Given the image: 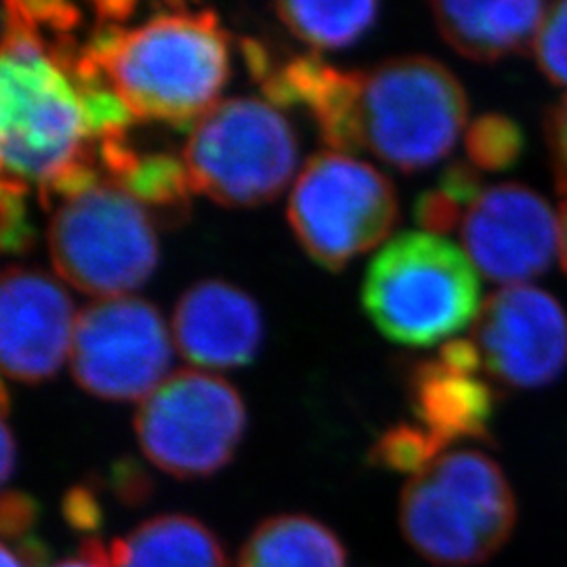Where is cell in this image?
<instances>
[{
    "label": "cell",
    "instance_id": "obj_29",
    "mask_svg": "<svg viewBox=\"0 0 567 567\" xmlns=\"http://www.w3.org/2000/svg\"><path fill=\"white\" fill-rule=\"evenodd\" d=\"M112 486L118 501L128 507H140L152 496V480L145 475L142 466L128 458L114 466Z\"/></svg>",
    "mask_w": 567,
    "mask_h": 567
},
{
    "label": "cell",
    "instance_id": "obj_33",
    "mask_svg": "<svg viewBox=\"0 0 567 567\" xmlns=\"http://www.w3.org/2000/svg\"><path fill=\"white\" fill-rule=\"evenodd\" d=\"M559 257H561V267L567 274V200L559 213Z\"/></svg>",
    "mask_w": 567,
    "mask_h": 567
},
{
    "label": "cell",
    "instance_id": "obj_28",
    "mask_svg": "<svg viewBox=\"0 0 567 567\" xmlns=\"http://www.w3.org/2000/svg\"><path fill=\"white\" fill-rule=\"evenodd\" d=\"M547 142L557 189L567 194V95L548 112Z\"/></svg>",
    "mask_w": 567,
    "mask_h": 567
},
{
    "label": "cell",
    "instance_id": "obj_4",
    "mask_svg": "<svg viewBox=\"0 0 567 567\" xmlns=\"http://www.w3.org/2000/svg\"><path fill=\"white\" fill-rule=\"evenodd\" d=\"M362 299L385 337L414 347L456 334L482 309L475 265L426 231H405L381 248L365 271Z\"/></svg>",
    "mask_w": 567,
    "mask_h": 567
},
{
    "label": "cell",
    "instance_id": "obj_19",
    "mask_svg": "<svg viewBox=\"0 0 567 567\" xmlns=\"http://www.w3.org/2000/svg\"><path fill=\"white\" fill-rule=\"evenodd\" d=\"M238 567H344V548L313 517L276 515L250 534Z\"/></svg>",
    "mask_w": 567,
    "mask_h": 567
},
{
    "label": "cell",
    "instance_id": "obj_2",
    "mask_svg": "<svg viewBox=\"0 0 567 567\" xmlns=\"http://www.w3.org/2000/svg\"><path fill=\"white\" fill-rule=\"evenodd\" d=\"M0 158L2 175L39 187L74 164L93 161L79 89L53 44L13 0L4 4Z\"/></svg>",
    "mask_w": 567,
    "mask_h": 567
},
{
    "label": "cell",
    "instance_id": "obj_22",
    "mask_svg": "<svg viewBox=\"0 0 567 567\" xmlns=\"http://www.w3.org/2000/svg\"><path fill=\"white\" fill-rule=\"evenodd\" d=\"M446 447L421 425H398L370 450V463L398 473H421L444 454Z\"/></svg>",
    "mask_w": 567,
    "mask_h": 567
},
{
    "label": "cell",
    "instance_id": "obj_17",
    "mask_svg": "<svg viewBox=\"0 0 567 567\" xmlns=\"http://www.w3.org/2000/svg\"><path fill=\"white\" fill-rule=\"evenodd\" d=\"M112 567H227L225 550L203 522L158 515L110 545Z\"/></svg>",
    "mask_w": 567,
    "mask_h": 567
},
{
    "label": "cell",
    "instance_id": "obj_8",
    "mask_svg": "<svg viewBox=\"0 0 567 567\" xmlns=\"http://www.w3.org/2000/svg\"><path fill=\"white\" fill-rule=\"evenodd\" d=\"M398 219L393 183L341 152L305 164L288 200V221L307 255L337 271L383 243Z\"/></svg>",
    "mask_w": 567,
    "mask_h": 567
},
{
    "label": "cell",
    "instance_id": "obj_20",
    "mask_svg": "<svg viewBox=\"0 0 567 567\" xmlns=\"http://www.w3.org/2000/svg\"><path fill=\"white\" fill-rule=\"evenodd\" d=\"M377 2H278L284 25L316 49H341L358 41L377 18Z\"/></svg>",
    "mask_w": 567,
    "mask_h": 567
},
{
    "label": "cell",
    "instance_id": "obj_30",
    "mask_svg": "<svg viewBox=\"0 0 567 567\" xmlns=\"http://www.w3.org/2000/svg\"><path fill=\"white\" fill-rule=\"evenodd\" d=\"M437 360L444 362L452 370H461V372H468V374H477L484 368L482 353H480L477 344L473 343L471 339H452V341H447L440 349Z\"/></svg>",
    "mask_w": 567,
    "mask_h": 567
},
{
    "label": "cell",
    "instance_id": "obj_9",
    "mask_svg": "<svg viewBox=\"0 0 567 567\" xmlns=\"http://www.w3.org/2000/svg\"><path fill=\"white\" fill-rule=\"evenodd\" d=\"M246 426L240 393L225 379L182 370L143 400L135 431L152 465L179 480L224 468L240 446Z\"/></svg>",
    "mask_w": 567,
    "mask_h": 567
},
{
    "label": "cell",
    "instance_id": "obj_27",
    "mask_svg": "<svg viewBox=\"0 0 567 567\" xmlns=\"http://www.w3.org/2000/svg\"><path fill=\"white\" fill-rule=\"evenodd\" d=\"M63 519L76 532L89 534L100 529L103 524V511L95 492L89 486L70 487L61 503Z\"/></svg>",
    "mask_w": 567,
    "mask_h": 567
},
{
    "label": "cell",
    "instance_id": "obj_11",
    "mask_svg": "<svg viewBox=\"0 0 567 567\" xmlns=\"http://www.w3.org/2000/svg\"><path fill=\"white\" fill-rule=\"evenodd\" d=\"M471 341L487 374L511 389L547 386L567 362V318L559 301L534 286H507L482 305Z\"/></svg>",
    "mask_w": 567,
    "mask_h": 567
},
{
    "label": "cell",
    "instance_id": "obj_10",
    "mask_svg": "<svg viewBox=\"0 0 567 567\" xmlns=\"http://www.w3.org/2000/svg\"><path fill=\"white\" fill-rule=\"evenodd\" d=\"M173 341L154 305L114 297L76 313L70 368L76 383L110 402L152 395L171 377Z\"/></svg>",
    "mask_w": 567,
    "mask_h": 567
},
{
    "label": "cell",
    "instance_id": "obj_6",
    "mask_svg": "<svg viewBox=\"0 0 567 567\" xmlns=\"http://www.w3.org/2000/svg\"><path fill=\"white\" fill-rule=\"evenodd\" d=\"M297 152L295 131L276 105L238 97L196 121L182 158L194 192L224 206H257L282 194Z\"/></svg>",
    "mask_w": 567,
    "mask_h": 567
},
{
    "label": "cell",
    "instance_id": "obj_14",
    "mask_svg": "<svg viewBox=\"0 0 567 567\" xmlns=\"http://www.w3.org/2000/svg\"><path fill=\"white\" fill-rule=\"evenodd\" d=\"M261 339L255 299L221 280L194 284L173 313V343L192 364L215 370L250 364Z\"/></svg>",
    "mask_w": 567,
    "mask_h": 567
},
{
    "label": "cell",
    "instance_id": "obj_26",
    "mask_svg": "<svg viewBox=\"0 0 567 567\" xmlns=\"http://www.w3.org/2000/svg\"><path fill=\"white\" fill-rule=\"evenodd\" d=\"M39 503L23 494L7 489L0 501V534L4 540H18L30 536V529L39 522Z\"/></svg>",
    "mask_w": 567,
    "mask_h": 567
},
{
    "label": "cell",
    "instance_id": "obj_12",
    "mask_svg": "<svg viewBox=\"0 0 567 567\" xmlns=\"http://www.w3.org/2000/svg\"><path fill=\"white\" fill-rule=\"evenodd\" d=\"M466 257L487 280L522 286L547 274L559 252V219L547 200L519 183H501L466 210Z\"/></svg>",
    "mask_w": 567,
    "mask_h": 567
},
{
    "label": "cell",
    "instance_id": "obj_23",
    "mask_svg": "<svg viewBox=\"0 0 567 567\" xmlns=\"http://www.w3.org/2000/svg\"><path fill=\"white\" fill-rule=\"evenodd\" d=\"M534 53L548 81L567 86V2L548 4Z\"/></svg>",
    "mask_w": 567,
    "mask_h": 567
},
{
    "label": "cell",
    "instance_id": "obj_35",
    "mask_svg": "<svg viewBox=\"0 0 567 567\" xmlns=\"http://www.w3.org/2000/svg\"><path fill=\"white\" fill-rule=\"evenodd\" d=\"M53 567H97L93 566V564H89V561H84V559H68V561H61V564H58V566Z\"/></svg>",
    "mask_w": 567,
    "mask_h": 567
},
{
    "label": "cell",
    "instance_id": "obj_13",
    "mask_svg": "<svg viewBox=\"0 0 567 567\" xmlns=\"http://www.w3.org/2000/svg\"><path fill=\"white\" fill-rule=\"evenodd\" d=\"M76 313L68 292L41 269L7 267L0 282V364L21 383L58 374L70 355Z\"/></svg>",
    "mask_w": 567,
    "mask_h": 567
},
{
    "label": "cell",
    "instance_id": "obj_16",
    "mask_svg": "<svg viewBox=\"0 0 567 567\" xmlns=\"http://www.w3.org/2000/svg\"><path fill=\"white\" fill-rule=\"evenodd\" d=\"M410 402L419 425L444 447L458 440H489L496 400L477 374L440 360L423 362L410 374Z\"/></svg>",
    "mask_w": 567,
    "mask_h": 567
},
{
    "label": "cell",
    "instance_id": "obj_1",
    "mask_svg": "<svg viewBox=\"0 0 567 567\" xmlns=\"http://www.w3.org/2000/svg\"><path fill=\"white\" fill-rule=\"evenodd\" d=\"M79 60L100 72L135 121L187 126L206 114L229 76L219 18L171 2L135 28L100 23Z\"/></svg>",
    "mask_w": 567,
    "mask_h": 567
},
{
    "label": "cell",
    "instance_id": "obj_5",
    "mask_svg": "<svg viewBox=\"0 0 567 567\" xmlns=\"http://www.w3.org/2000/svg\"><path fill=\"white\" fill-rule=\"evenodd\" d=\"M466 118L465 89L440 61L408 55L360 72L353 118L358 152L368 150L404 173L444 161Z\"/></svg>",
    "mask_w": 567,
    "mask_h": 567
},
{
    "label": "cell",
    "instance_id": "obj_15",
    "mask_svg": "<svg viewBox=\"0 0 567 567\" xmlns=\"http://www.w3.org/2000/svg\"><path fill=\"white\" fill-rule=\"evenodd\" d=\"M444 41L473 61H498L526 53L547 18L545 2H431Z\"/></svg>",
    "mask_w": 567,
    "mask_h": 567
},
{
    "label": "cell",
    "instance_id": "obj_7",
    "mask_svg": "<svg viewBox=\"0 0 567 567\" xmlns=\"http://www.w3.org/2000/svg\"><path fill=\"white\" fill-rule=\"evenodd\" d=\"M47 238L61 280L91 297H128L158 264L152 217L110 182L63 200Z\"/></svg>",
    "mask_w": 567,
    "mask_h": 567
},
{
    "label": "cell",
    "instance_id": "obj_34",
    "mask_svg": "<svg viewBox=\"0 0 567 567\" xmlns=\"http://www.w3.org/2000/svg\"><path fill=\"white\" fill-rule=\"evenodd\" d=\"M0 561H2V566L0 567H23L21 566L20 559L16 557V553L11 550L9 547H2V555H0Z\"/></svg>",
    "mask_w": 567,
    "mask_h": 567
},
{
    "label": "cell",
    "instance_id": "obj_31",
    "mask_svg": "<svg viewBox=\"0 0 567 567\" xmlns=\"http://www.w3.org/2000/svg\"><path fill=\"white\" fill-rule=\"evenodd\" d=\"M16 557L20 559L23 567H44L49 561V548L44 547L41 540L28 536L18 545Z\"/></svg>",
    "mask_w": 567,
    "mask_h": 567
},
{
    "label": "cell",
    "instance_id": "obj_25",
    "mask_svg": "<svg viewBox=\"0 0 567 567\" xmlns=\"http://www.w3.org/2000/svg\"><path fill=\"white\" fill-rule=\"evenodd\" d=\"M465 204L458 203L454 196H450L446 189L435 187L421 194L414 206V217L426 234L444 236L454 231V227L463 225L466 215Z\"/></svg>",
    "mask_w": 567,
    "mask_h": 567
},
{
    "label": "cell",
    "instance_id": "obj_32",
    "mask_svg": "<svg viewBox=\"0 0 567 567\" xmlns=\"http://www.w3.org/2000/svg\"><path fill=\"white\" fill-rule=\"evenodd\" d=\"M13 463H16V446H13V437L7 423L2 425V480L7 482L11 477L13 471Z\"/></svg>",
    "mask_w": 567,
    "mask_h": 567
},
{
    "label": "cell",
    "instance_id": "obj_21",
    "mask_svg": "<svg viewBox=\"0 0 567 567\" xmlns=\"http://www.w3.org/2000/svg\"><path fill=\"white\" fill-rule=\"evenodd\" d=\"M468 164L477 171L501 173L519 163L526 150L522 126L503 114H484L471 122L465 135Z\"/></svg>",
    "mask_w": 567,
    "mask_h": 567
},
{
    "label": "cell",
    "instance_id": "obj_18",
    "mask_svg": "<svg viewBox=\"0 0 567 567\" xmlns=\"http://www.w3.org/2000/svg\"><path fill=\"white\" fill-rule=\"evenodd\" d=\"M103 171L133 200L152 206L164 215L183 217L192 198V182L183 158L168 152H137L128 135H114L97 142Z\"/></svg>",
    "mask_w": 567,
    "mask_h": 567
},
{
    "label": "cell",
    "instance_id": "obj_3",
    "mask_svg": "<svg viewBox=\"0 0 567 567\" xmlns=\"http://www.w3.org/2000/svg\"><path fill=\"white\" fill-rule=\"evenodd\" d=\"M515 524L517 501L507 475L482 452L442 454L402 492L404 538L433 566L486 564L507 545Z\"/></svg>",
    "mask_w": 567,
    "mask_h": 567
},
{
    "label": "cell",
    "instance_id": "obj_24",
    "mask_svg": "<svg viewBox=\"0 0 567 567\" xmlns=\"http://www.w3.org/2000/svg\"><path fill=\"white\" fill-rule=\"evenodd\" d=\"M28 183L2 175V231L0 244L4 252H25L34 244V227L28 221L25 196Z\"/></svg>",
    "mask_w": 567,
    "mask_h": 567
}]
</instances>
